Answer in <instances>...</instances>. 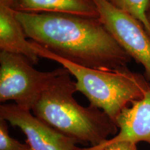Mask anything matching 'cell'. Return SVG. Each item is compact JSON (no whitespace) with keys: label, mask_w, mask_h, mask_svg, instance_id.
<instances>
[{"label":"cell","mask_w":150,"mask_h":150,"mask_svg":"<svg viewBox=\"0 0 150 150\" xmlns=\"http://www.w3.org/2000/svg\"><path fill=\"white\" fill-rule=\"evenodd\" d=\"M27 38L81 66L111 71L127 67L129 56L99 18L61 13L16 11Z\"/></svg>","instance_id":"1"},{"label":"cell","mask_w":150,"mask_h":150,"mask_svg":"<svg viewBox=\"0 0 150 150\" xmlns=\"http://www.w3.org/2000/svg\"><path fill=\"white\" fill-rule=\"evenodd\" d=\"M63 67L42 92L31 110L35 117L79 142L98 146L117 134L118 128L106 112L84 107L74 98L76 82Z\"/></svg>","instance_id":"2"},{"label":"cell","mask_w":150,"mask_h":150,"mask_svg":"<svg viewBox=\"0 0 150 150\" xmlns=\"http://www.w3.org/2000/svg\"><path fill=\"white\" fill-rule=\"evenodd\" d=\"M32 43L40 58L56 61L74 76L77 92L88 99L90 106L103 110L115 123L120 112L133 102L142 98L150 88L145 77L127 67L111 71L88 68Z\"/></svg>","instance_id":"3"},{"label":"cell","mask_w":150,"mask_h":150,"mask_svg":"<svg viewBox=\"0 0 150 150\" xmlns=\"http://www.w3.org/2000/svg\"><path fill=\"white\" fill-rule=\"evenodd\" d=\"M27 58L0 52V102L13 101L19 107L31 111L34 104L63 67L42 72Z\"/></svg>","instance_id":"4"},{"label":"cell","mask_w":150,"mask_h":150,"mask_svg":"<svg viewBox=\"0 0 150 150\" xmlns=\"http://www.w3.org/2000/svg\"><path fill=\"white\" fill-rule=\"evenodd\" d=\"M99 18L119 45L145 69L150 81V37L142 24L108 0H93Z\"/></svg>","instance_id":"5"},{"label":"cell","mask_w":150,"mask_h":150,"mask_svg":"<svg viewBox=\"0 0 150 150\" xmlns=\"http://www.w3.org/2000/svg\"><path fill=\"white\" fill-rule=\"evenodd\" d=\"M0 119L20 129L32 150H83L78 147L77 140L49 126L30 110L16 104H1Z\"/></svg>","instance_id":"6"},{"label":"cell","mask_w":150,"mask_h":150,"mask_svg":"<svg viewBox=\"0 0 150 150\" xmlns=\"http://www.w3.org/2000/svg\"><path fill=\"white\" fill-rule=\"evenodd\" d=\"M115 124L119 131L107 142H145L150 145V88L142 98L133 102L120 112Z\"/></svg>","instance_id":"7"},{"label":"cell","mask_w":150,"mask_h":150,"mask_svg":"<svg viewBox=\"0 0 150 150\" xmlns=\"http://www.w3.org/2000/svg\"><path fill=\"white\" fill-rule=\"evenodd\" d=\"M0 50L23 56L33 65L38 63L40 58L32 42L27 40L16 11L8 0H0Z\"/></svg>","instance_id":"8"},{"label":"cell","mask_w":150,"mask_h":150,"mask_svg":"<svg viewBox=\"0 0 150 150\" xmlns=\"http://www.w3.org/2000/svg\"><path fill=\"white\" fill-rule=\"evenodd\" d=\"M16 11L27 13H61L99 18L93 0H8Z\"/></svg>","instance_id":"9"},{"label":"cell","mask_w":150,"mask_h":150,"mask_svg":"<svg viewBox=\"0 0 150 150\" xmlns=\"http://www.w3.org/2000/svg\"><path fill=\"white\" fill-rule=\"evenodd\" d=\"M120 10L130 15L142 24L150 37V22L147 13L150 10V0H108Z\"/></svg>","instance_id":"10"},{"label":"cell","mask_w":150,"mask_h":150,"mask_svg":"<svg viewBox=\"0 0 150 150\" xmlns=\"http://www.w3.org/2000/svg\"><path fill=\"white\" fill-rule=\"evenodd\" d=\"M0 150H32L29 144L22 143L9 134L8 123L0 119Z\"/></svg>","instance_id":"11"},{"label":"cell","mask_w":150,"mask_h":150,"mask_svg":"<svg viewBox=\"0 0 150 150\" xmlns=\"http://www.w3.org/2000/svg\"><path fill=\"white\" fill-rule=\"evenodd\" d=\"M99 150H138L137 144L130 141H119L115 142H104L98 146H95Z\"/></svg>","instance_id":"12"},{"label":"cell","mask_w":150,"mask_h":150,"mask_svg":"<svg viewBox=\"0 0 150 150\" xmlns=\"http://www.w3.org/2000/svg\"><path fill=\"white\" fill-rule=\"evenodd\" d=\"M83 150H99V149H97L95 147H92V146H91V147H89L83 148Z\"/></svg>","instance_id":"13"},{"label":"cell","mask_w":150,"mask_h":150,"mask_svg":"<svg viewBox=\"0 0 150 150\" xmlns=\"http://www.w3.org/2000/svg\"><path fill=\"white\" fill-rule=\"evenodd\" d=\"M147 17H148V20H149V21L150 22V10L149 11V12H148L147 13Z\"/></svg>","instance_id":"14"}]
</instances>
